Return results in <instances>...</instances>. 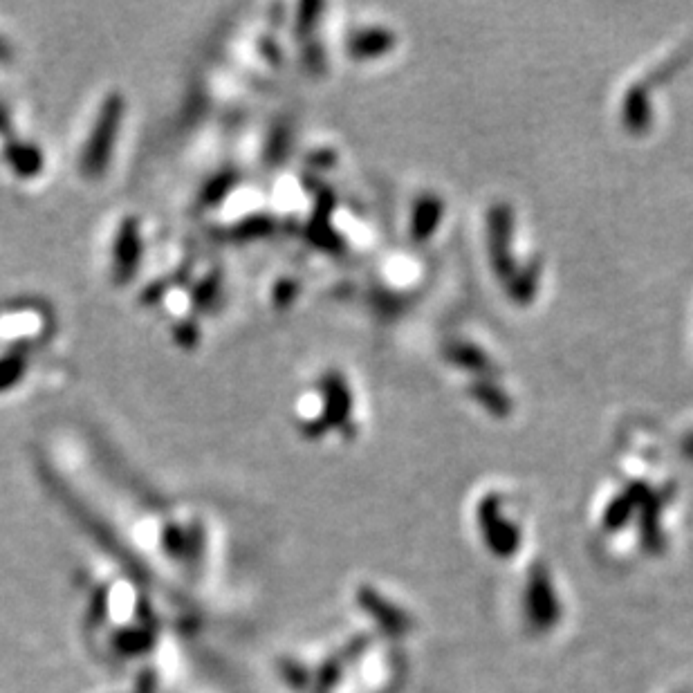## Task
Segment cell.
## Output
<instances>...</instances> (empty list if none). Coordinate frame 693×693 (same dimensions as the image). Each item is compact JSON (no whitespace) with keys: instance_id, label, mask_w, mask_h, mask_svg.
Here are the masks:
<instances>
[{"instance_id":"6da1fadb","label":"cell","mask_w":693,"mask_h":693,"mask_svg":"<svg viewBox=\"0 0 693 693\" xmlns=\"http://www.w3.org/2000/svg\"><path fill=\"white\" fill-rule=\"evenodd\" d=\"M117 119H119V104L113 101L108 104L104 113H101L99 122L95 126L90 142L86 144V153H83V169L86 173H99L104 169V160H108L110 151H113L115 133H117Z\"/></svg>"},{"instance_id":"7a4b0ae2","label":"cell","mask_w":693,"mask_h":693,"mask_svg":"<svg viewBox=\"0 0 693 693\" xmlns=\"http://www.w3.org/2000/svg\"><path fill=\"white\" fill-rule=\"evenodd\" d=\"M23 375V359L21 357H0V391H7L14 386Z\"/></svg>"}]
</instances>
